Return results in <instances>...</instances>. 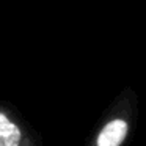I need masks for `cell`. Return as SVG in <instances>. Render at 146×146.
<instances>
[{"mask_svg":"<svg viewBox=\"0 0 146 146\" xmlns=\"http://www.w3.org/2000/svg\"><path fill=\"white\" fill-rule=\"evenodd\" d=\"M127 135V123L121 118L105 124L98 137V146H121Z\"/></svg>","mask_w":146,"mask_h":146,"instance_id":"cell-1","label":"cell"},{"mask_svg":"<svg viewBox=\"0 0 146 146\" xmlns=\"http://www.w3.org/2000/svg\"><path fill=\"white\" fill-rule=\"evenodd\" d=\"M21 140V129L0 111V146H19Z\"/></svg>","mask_w":146,"mask_h":146,"instance_id":"cell-2","label":"cell"}]
</instances>
